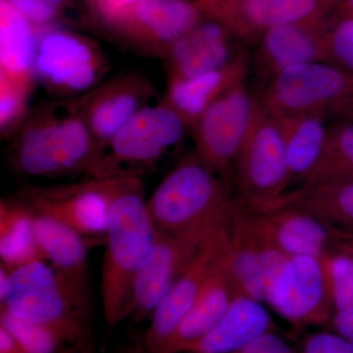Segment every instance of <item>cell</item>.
Wrapping results in <instances>:
<instances>
[{"label": "cell", "instance_id": "obj_1", "mask_svg": "<svg viewBox=\"0 0 353 353\" xmlns=\"http://www.w3.org/2000/svg\"><path fill=\"white\" fill-rule=\"evenodd\" d=\"M99 148L73 99L32 109L12 136L9 163L20 175L60 179L90 175Z\"/></svg>", "mask_w": 353, "mask_h": 353}, {"label": "cell", "instance_id": "obj_2", "mask_svg": "<svg viewBox=\"0 0 353 353\" xmlns=\"http://www.w3.org/2000/svg\"><path fill=\"white\" fill-rule=\"evenodd\" d=\"M157 234L141 178L123 176L114 194L103 243L102 307L109 326L131 317L134 284Z\"/></svg>", "mask_w": 353, "mask_h": 353}, {"label": "cell", "instance_id": "obj_3", "mask_svg": "<svg viewBox=\"0 0 353 353\" xmlns=\"http://www.w3.org/2000/svg\"><path fill=\"white\" fill-rule=\"evenodd\" d=\"M0 308L53 330L65 345L94 343L90 284L65 277L46 261L10 271Z\"/></svg>", "mask_w": 353, "mask_h": 353}, {"label": "cell", "instance_id": "obj_4", "mask_svg": "<svg viewBox=\"0 0 353 353\" xmlns=\"http://www.w3.org/2000/svg\"><path fill=\"white\" fill-rule=\"evenodd\" d=\"M232 204L224 183L196 153L176 165L148 201L157 231L173 236L213 229Z\"/></svg>", "mask_w": 353, "mask_h": 353}, {"label": "cell", "instance_id": "obj_5", "mask_svg": "<svg viewBox=\"0 0 353 353\" xmlns=\"http://www.w3.org/2000/svg\"><path fill=\"white\" fill-rule=\"evenodd\" d=\"M187 128L163 99L145 106L99 150L88 178H139L182 141Z\"/></svg>", "mask_w": 353, "mask_h": 353}, {"label": "cell", "instance_id": "obj_6", "mask_svg": "<svg viewBox=\"0 0 353 353\" xmlns=\"http://www.w3.org/2000/svg\"><path fill=\"white\" fill-rule=\"evenodd\" d=\"M276 116H325L347 119L353 111V77L329 62H312L279 72L262 94Z\"/></svg>", "mask_w": 353, "mask_h": 353}, {"label": "cell", "instance_id": "obj_7", "mask_svg": "<svg viewBox=\"0 0 353 353\" xmlns=\"http://www.w3.org/2000/svg\"><path fill=\"white\" fill-rule=\"evenodd\" d=\"M234 165L246 208H270L288 192L289 170L282 129L275 116L259 101Z\"/></svg>", "mask_w": 353, "mask_h": 353}, {"label": "cell", "instance_id": "obj_8", "mask_svg": "<svg viewBox=\"0 0 353 353\" xmlns=\"http://www.w3.org/2000/svg\"><path fill=\"white\" fill-rule=\"evenodd\" d=\"M34 76L50 94L72 99L103 82L108 61L92 39L65 30L39 32Z\"/></svg>", "mask_w": 353, "mask_h": 353}, {"label": "cell", "instance_id": "obj_9", "mask_svg": "<svg viewBox=\"0 0 353 353\" xmlns=\"http://www.w3.org/2000/svg\"><path fill=\"white\" fill-rule=\"evenodd\" d=\"M122 178H88L82 182L27 185L19 199L36 212L75 229L88 245L103 243L114 194Z\"/></svg>", "mask_w": 353, "mask_h": 353}, {"label": "cell", "instance_id": "obj_10", "mask_svg": "<svg viewBox=\"0 0 353 353\" xmlns=\"http://www.w3.org/2000/svg\"><path fill=\"white\" fill-rule=\"evenodd\" d=\"M226 219L206 236L185 270L153 311L143 341V345L150 352H162L201 296L212 272L231 253V238Z\"/></svg>", "mask_w": 353, "mask_h": 353}, {"label": "cell", "instance_id": "obj_11", "mask_svg": "<svg viewBox=\"0 0 353 353\" xmlns=\"http://www.w3.org/2000/svg\"><path fill=\"white\" fill-rule=\"evenodd\" d=\"M325 256L290 257L269 285L266 303L294 326L331 319L333 296Z\"/></svg>", "mask_w": 353, "mask_h": 353}, {"label": "cell", "instance_id": "obj_12", "mask_svg": "<svg viewBox=\"0 0 353 353\" xmlns=\"http://www.w3.org/2000/svg\"><path fill=\"white\" fill-rule=\"evenodd\" d=\"M257 101L240 83L221 95L192 125L196 154L217 175L234 163L250 132Z\"/></svg>", "mask_w": 353, "mask_h": 353}, {"label": "cell", "instance_id": "obj_13", "mask_svg": "<svg viewBox=\"0 0 353 353\" xmlns=\"http://www.w3.org/2000/svg\"><path fill=\"white\" fill-rule=\"evenodd\" d=\"M201 14L189 0H143L106 24L137 52L163 59L172 44L201 22Z\"/></svg>", "mask_w": 353, "mask_h": 353}, {"label": "cell", "instance_id": "obj_14", "mask_svg": "<svg viewBox=\"0 0 353 353\" xmlns=\"http://www.w3.org/2000/svg\"><path fill=\"white\" fill-rule=\"evenodd\" d=\"M154 97L145 74L128 71L72 99L101 150L139 111L153 103Z\"/></svg>", "mask_w": 353, "mask_h": 353}, {"label": "cell", "instance_id": "obj_15", "mask_svg": "<svg viewBox=\"0 0 353 353\" xmlns=\"http://www.w3.org/2000/svg\"><path fill=\"white\" fill-rule=\"evenodd\" d=\"M239 209L253 233L289 257L323 259L341 239L324 221L296 206L252 209L239 204Z\"/></svg>", "mask_w": 353, "mask_h": 353}, {"label": "cell", "instance_id": "obj_16", "mask_svg": "<svg viewBox=\"0 0 353 353\" xmlns=\"http://www.w3.org/2000/svg\"><path fill=\"white\" fill-rule=\"evenodd\" d=\"M215 227L208 232L182 236L158 232L152 253L134 284L130 317L132 321L139 323L150 319L158 304Z\"/></svg>", "mask_w": 353, "mask_h": 353}, {"label": "cell", "instance_id": "obj_17", "mask_svg": "<svg viewBox=\"0 0 353 353\" xmlns=\"http://www.w3.org/2000/svg\"><path fill=\"white\" fill-rule=\"evenodd\" d=\"M226 222L231 238L232 277L245 296L266 303L272 280L290 257L253 233L241 216L239 204L233 202Z\"/></svg>", "mask_w": 353, "mask_h": 353}, {"label": "cell", "instance_id": "obj_18", "mask_svg": "<svg viewBox=\"0 0 353 353\" xmlns=\"http://www.w3.org/2000/svg\"><path fill=\"white\" fill-rule=\"evenodd\" d=\"M328 32L318 19L265 32L256 58L260 73L270 80L290 67L328 62Z\"/></svg>", "mask_w": 353, "mask_h": 353}, {"label": "cell", "instance_id": "obj_19", "mask_svg": "<svg viewBox=\"0 0 353 353\" xmlns=\"http://www.w3.org/2000/svg\"><path fill=\"white\" fill-rule=\"evenodd\" d=\"M230 257L231 253L217 265L161 353H188L217 326L234 299L245 296L232 277Z\"/></svg>", "mask_w": 353, "mask_h": 353}, {"label": "cell", "instance_id": "obj_20", "mask_svg": "<svg viewBox=\"0 0 353 353\" xmlns=\"http://www.w3.org/2000/svg\"><path fill=\"white\" fill-rule=\"evenodd\" d=\"M229 30L216 21L201 22L167 51V79H192L231 62Z\"/></svg>", "mask_w": 353, "mask_h": 353}, {"label": "cell", "instance_id": "obj_21", "mask_svg": "<svg viewBox=\"0 0 353 353\" xmlns=\"http://www.w3.org/2000/svg\"><path fill=\"white\" fill-rule=\"evenodd\" d=\"M321 12L319 0H236L213 21L250 38L273 28L319 19Z\"/></svg>", "mask_w": 353, "mask_h": 353}, {"label": "cell", "instance_id": "obj_22", "mask_svg": "<svg viewBox=\"0 0 353 353\" xmlns=\"http://www.w3.org/2000/svg\"><path fill=\"white\" fill-rule=\"evenodd\" d=\"M248 61L245 54L236 55L222 69L192 79H167L163 101L192 128L201 114L230 88L243 83Z\"/></svg>", "mask_w": 353, "mask_h": 353}, {"label": "cell", "instance_id": "obj_23", "mask_svg": "<svg viewBox=\"0 0 353 353\" xmlns=\"http://www.w3.org/2000/svg\"><path fill=\"white\" fill-rule=\"evenodd\" d=\"M272 329L270 314L262 303L238 296L217 326L188 353H234Z\"/></svg>", "mask_w": 353, "mask_h": 353}, {"label": "cell", "instance_id": "obj_24", "mask_svg": "<svg viewBox=\"0 0 353 353\" xmlns=\"http://www.w3.org/2000/svg\"><path fill=\"white\" fill-rule=\"evenodd\" d=\"M34 224L37 241L44 261L65 277L90 284V245L83 234L61 221L36 211H34Z\"/></svg>", "mask_w": 353, "mask_h": 353}, {"label": "cell", "instance_id": "obj_25", "mask_svg": "<svg viewBox=\"0 0 353 353\" xmlns=\"http://www.w3.org/2000/svg\"><path fill=\"white\" fill-rule=\"evenodd\" d=\"M38 30L8 1L0 0V76L34 90Z\"/></svg>", "mask_w": 353, "mask_h": 353}, {"label": "cell", "instance_id": "obj_26", "mask_svg": "<svg viewBox=\"0 0 353 353\" xmlns=\"http://www.w3.org/2000/svg\"><path fill=\"white\" fill-rule=\"evenodd\" d=\"M276 205L296 206L324 221L336 233L353 238V178L333 179L290 190Z\"/></svg>", "mask_w": 353, "mask_h": 353}, {"label": "cell", "instance_id": "obj_27", "mask_svg": "<svg viewBox=\"0 0 353 353\" xmlns=\"http://www.w3.org/2000/svg\"><path fill=\"white\" fill-rule=\"evenodd\" d=\"M274 116L284 136L290 183H303L322 157L329 128L321 116Z\"/></svg>", "mask_w": 353, "mask_h": 353}, {"label": "cell", "instance_id": "obj_28", "mask_svg": "<svg viewBox=\"0 0 353 353\" xmlns=\"http://www.w3.org/2000/svg\"><path fill=\"white\" fill-rule=\"evenodd\" d=\"M44 261L34 232V211L21 199L0 201V262L9 271Z\"/></svg>", "mask_w": 353, "mask_h": 353}, {"label": "cell", "instance_id": "obj_29", "mask_svg": "<svg viewBox=\"0 0 353 353\" xmlns=\"http://www.w3.org/2000/svg\"><path fill=\"white\" fill-rule=\"evenodd\" d=\"M340 178H353V121L329 128L322 157L303 185Z\"/></svg>", "mask_w": 353, "mask_h": 353}, {"label": "cell", "instance_id": "obj_30", "mask_svg": "<svg viewBox=\"0 0 353 353\" xmlns=\"http://www.w3.org/2000/svg\"><path fill=\"white\" fill-rule=\"evenodd\" d=\"M0 326L8 330L27 353H58L65 343L53 330L0 308Z\"/></svg>", "mask_w": 353, "mask_h": 353}, {"label": "cell", "instance_id": "obj_31", "mask_svg": "<svg viewBox=\"0 0 353 353\" xmlns=\"http://www.w3.org/2000/svg\"><path fill=\"white\" fill-rule=\"evenodd\" d=\"M32 88L0 76V132L2 138L12 137L27 117Z\"/></svg>", "mask_w": 353, "mask_h": 353}, {"label": "cell", "instance_id": "obj_32", "mask_svg": "<svg viewBox=\"0 0 353 353\" xmlns=\"http://www.w3.org/2000/svg\"><path fill=\"white\" fill-rule=\"evenodd\" d=\"M331 281L334 310L353 307V256L343 248L325 256Z\"/></svg>", "mask_w": 353, "mask_h": 353}, {"label": "cell", "instance_id": "obj_33", "mask_svg": "<svg viewBox=\"0 0 353 353\" xmlns=\"http://www.w3.org/2000/svg\"><path fill=\"white\" fill-rule=\"evenodd\" d=\"M329 63L353 77V15L347 14L328 32Z\"/></svg>", "mask_w": 353, "mask_h": 353}, {"label": "cell", "instance_id": "obj_34", "mask_svg": "<svg viewBox=\"0 0 353 353\" xmlns=\"http://www.w3.org/2000/svg\"><path fill=\"white\" fill-rule=\"evenodd\" d=\"M22 15L34 25L43 27L53 22L61 8L50 0H8Z\"/></svg>", "mask_w": 353, "mask_h": 353}, {"label": "cell", "instance_id": "obj_35", "mask_svg": "<svg viewBox=\"0 0 353 353\" xmlns=\"http://www.w3.org/2000/svg\"><path fill=\"white\" fill-rule=\"evenodd\" d=\"M303 353H353V345L340 334L320 332L308 336Z\"/></svg>", "mask_w": 353, "mask_h": 353}, {"label": "cell", "instance_id": "obj_36", "mask_svg": "<svg viewBox=\"0 0 353 353\" xmlns=\"http://www.w3.org/2000/svg\"><path fill=\"white\" fill-rule=\"evenodd\" d=\"M234 353H294L292 347L273 331L262 334L256 340Z\"/></svg>", "mask_w": 353, "mask_h": 353}, {"label": "cell", "instance_id": "obj_37", "mask_svg": "<svg viewBox=\"0 0 353 353\" xmlns=\"http://www.w3.org/2000/svg\"><path fill=\"white\" fill-rule=\"evenodd\" d=\"M139 1L143 0H94V3L97 12L108 23Z\"/></svg>", "mask_w": 353, "mask_h": 353}, {"label": "cell", "instance_id": "obj_38", "mask_svg": "<svg viewBox=\"0 0 353 353\" xmlns=\"http://www.w3.org/2000/svg\"><path fill=\"white\" fill-rule=\"evenodd\" d=\"M333 326L336 334L350 341L353 339V307L334 311Z\"/></svg>", "mask_w": 353, "mask_h": 353}, {"label": "cell", "instance_id": "obj_39", "mask_svg": "<svg viewBox=\"0 0 353 353\" xmlns=\"http://www.w3.org/2000/svg\"><path fill=\"white\" fill-rule=\"evenodd\" d=\"M0 353H27L12 334L0 326Z\"/></svg>", "mask_w": 353, "mask_h": 353}, {"label": "cell", "instance_id": "obj_40", "mask_svg": "<svg viewBox=\"0 0 353 353\" xmlns=\"http://www.w3.org/2000/svg\"><path fill=\"white\" fill-rule=\"evenodd\" d=\"M236 0H199L197 2L202 12L208 13L213 20L228 6L233 4Z\"/></svg>", "mask_w": 353, "mask_h": 353}, {"label": "cell", "instance_id": "obj_41", "mask_svg": "<svg viewBox=\"0 0 353 353\" xmlns=\"http://www.w3.org/2000/svg\"><path fill=\"white\" fill-rule=\"evenodd\" d=\"M58 353H97L95 352L94 343H73L66 345L60 350Z\"/></svg>", "mask_w": 353, "mask_h": 353}, {"label": "cell", "instance_id": "obj_42", "mask_svg": "<svg viewBox=\"0 0 353 353\" xmlns=\"http://www.w3.org/2000/svg\"><path fill=\"white\" fill-rule=\"evenodd\" d=\"M338 248H343L345 252L350 253V254L353 256V238H348V236H345V238L341 239L339 241L338 245H336Z\"/></svg>", "mask_w": 353, "mask_h": 353}, {"label": "cell", "instance_id": "obj_43", "mask_svg": "<svg viewBox=\"0 0 353 353\" xmlns=\"http://www.w3.org/2000/svg\"><path fill=\"white\" fill-rule=\"evenodd\" d=\"M117 353H153L150 352L148 348L145 347V345H136V347H127L122 348L120 352Z\"/></svg>", "mask_w": 353, "mask_h": 353}, {"label": "cell", "instance_id": "obj_44", "mask_svg": "<svg viewBox=\"0 0 353 353\" xmlns=\"http://www.w3.org/2000/svg\"><path fill=\"white\" fill-rule=\"evenodd\" d=\"M345 10L347 14L353 15V0H345Z\"/></svg>", "mask_w": 353, "mask_h": 353}, {"label": "cell", "instance_id": "obj_45", "mask_svg": "<svg viewBox=\"0 0 353 353\" xmlns=\"http://www.w3.org/2000/svg\"><path fill=\"white\" fill-rule=\"evenodd\" d=\"M50 1L53 2V3H54L55 6L59 7V8H61V7L63 6L64 4L68 1V0H50Z\"/></svg>", "mask_w": 353, "mask_h": 353}, {"label": "cell", "instance_id": "obj_46", "mask_svg": "<svg viewBox=\"0 0 353 353\" xmlns=\"http://www.w3.org/2000/svg\"><path fill=\"white\" fill-rule=\"evenodd\" d=\"M348 120L353 121V112L350 114V117H348Z\"/></svg>", "mask_w": 353, "mask_h": 353}, {"label": "cell", "instance_id": "obj_47", "mask_svg": "<svg viewBox=\"0 0 353 353\" xmlns=\"http://www.w3.org/2000/svg\"><path fill=\"white\" fill-rule=\"evenodd\" d=\"M319 1H321L322 3H327V1H328V0H319Z\"/></svg>", "mask_w": 353, "mask_h": 353}, {"label": "cell", "instance_id": "obj_48", "mask_svg": "<svg viewBox=\"0 0 353 353\" xmlns=\"http://www.w3.org/2000/svg\"><path fill=\"white\" fill-rule=\"evenodd\" d=\"M350 343H352V345H353V339H352V340H350Z\"/></svg>", "mask_w": 353, "mask_h": 353}]
</instances>
